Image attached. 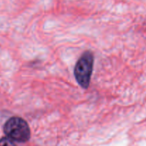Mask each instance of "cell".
Segmentation results:
<instances>
[{"label":"cell","instance_id":"obj_1","mask_svg":"<svg viewBox=\"0 0 146 146\" xmlns=\"http://www.w3.org/2000/svg\"><path fill=\"white\" fill-rule=\"evenodd\" d=\"M4 131L7 138L19 143L27 142L31 136L28 123L19 117L9 118L4 125Z\"/></svg>","mask_w":146,"mask_h":146},{"label":"cell","instance_id":"obj_2","mask_svg":"<svg viewBox=\"0 0 146 146\" xmlns=\"http://www.w3.org/2000/svg\"><path fill=\"white\" fill-rule=\"evenodd\" d=\"M94 56L91 51H86L77 61L74 68V76L77 82L84 88L89 86L94 68Z\"/></svg>","mask_w":146,"mask_h":146},{"label":"cell","instance_id":"obj_3","mask_svg":"<svg viewBox=\"0 0 146 146\" xmlns=\"http://www.w3.org/2000/svg\"><path fill=\"white\" fill-rule=\"evenodd\" d=\"M0 146H17L12 140L7 137H4L0 139Z\"/></svg>","mask_w":146,"mask_h":146}]
</instances>
